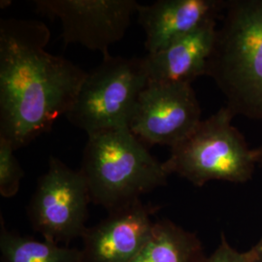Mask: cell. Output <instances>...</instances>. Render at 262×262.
Segmentation results:
<instances>
[{
  "label": "cell",
  "mask_w": 262,
  "mask_h": 262,
  "mask_svg": "<svg viewBox=\"0 0 262 262\" xmlns=\"http://www.w3.org/2000/svg\"><path fill=\"white\" fill-rule=\"evenodd\" d=\"M160 205L137 200L108 212L82 236L79 262H131L145 243Z\"/></svg>",
  "instance_id": "cell-9"
},
{
  "label": "cell",
  "mask_w": 262,
  "mask_h": 262,
  "mask_svg": "<svg viewBox=\"0 0 262 262\" xmlns=\"http://www.w3.org/2000/svg\"><path fill=\"white\" fill-rule=\"evenodd\" d=\"M204 262H252L249 252H239L228 243L225 233L222 232L221 241L215 251L207 255Z\"/></svg>",
  "instance_id": "cell-15"
},
{
  "label": "cell",
  "mask_w": 262,
  "mask_h": 262,
  "mask_svg": "<svg viewBox=\"0 0 262 262\" xmlns=\"http://www.w3.org/2000/svg\"><path fill=\"white\" fill-rule=\"evenodd\" d=\"M206 76L234 116L262 120V0H227Z\"/></svg>",
  "instance_id": "cell-2"
},
{
  "label": "cell",
  "mask_w": 262,
  "mask_h": 262,
  "mask_svg": "<svg viewBox=\"0 0 262 262\" xmlns=\"http://www.w3.org/2000/svg\"><path fill=\"white\" fill-rule=\"evenodd\" d=\"M9 141L0 138V195L12 198L19 192L25 172Z\"/></svg>",
  "instance_id": "cell-14"
},
{
  "label": "cell",
  "mask_w": 262,
  "mask_h": 262,
  "mask_svg": "<svg viewBox=\"0 0 262 262\" xmlns=\"http://www.w3.org/2000/svg\"><path fill=\"white\" fill-rule=\"evenodd\" d=\"M216 28V21L211 23L158 53L147 54L144 61L149 82L191 84L200 76L206 75Z\"/></svg>",
  "instance_id": "cell-11"
},
{
  "label": "cell",
  "mask_w": 262,
  "mask_h": 262,
  "mask_svg": "<svg viewBox=\"0 0 262 262\" xmlns=\"http://www.w3.org/2000/svg\"><path fill=\"white\" fill-rule=\"evenodd\" d=\"M92 202L108 212L167 185L168 173L128 127L88 136L81 168Z\"/></svg>",
  "instance_id": "cell-3"
},
{
  "label": "cell",
  "mask_w": 262,
  "mask_h": 262,
  "mask_svg": "<svg viewBox=\"0 0 262 262\" xmlns=\"http://www.w3.org/2000/svg\"><path fill=\"white\" fill-rule=\"evenodd\" d=\"M50 38L40 20L0 21V138L16 150L69 113L88 73L48 53Z\"/></svg>",
  "instance_id": "cell-1"
},
{
  "label": "cell",
  "mask_w": 262,
  "mask_h": 262,
  "mask_svg": "<svg viewBox=\"0 0 262 262\" xmlns=\"http://www.w3.org/2000/svg\"><path fill=\"white\" fill-rule=\"evenodd\" d=\"M36 13L59 19L66 45L80 44L109 56L121 41L139 3L135 0H36Z\"/></svg>",
  "instance_id": "cell-7"
},
{
  "label": "cell",
  "mask_w": 262,
  "mask_h": 262,
  "mask_svg": "<svg viewBox=\"0 0 262 262\" xmlns=\"http://www.w3.org/2000/svg\"><path fill=\"white\" fill-rule=\"evenodd\" d=\"M207 255L197 235L168 219L154 223L131 262H204Z\"/></svg>",
  "instance_id": "cell-12"
},
{
  "label": "cell",
  "mask_w": 262,
  "mask_h": 262,
  "mask_svg": "<svg viewBox=\"0 0 262 262\" xmlns=\"http://www.w3.org/2000/svg\"><path fill=\"white\" fill-rule=\"evenodd\" d=\"M201 121V107L191 84L149 82L141 93L128 128L147 147L171 149Z\"/></svg>",
  "instance_id": "cell-8"
},
{
  "label": "cell",
  "mask_w": 262,
  "mask_h": 262,
  "mask_svg": "<svg viewBox=\"0 0 262 262\" xmlns=\"http://www.w3.org/2000/svg\"><path fill=\"white\" fill-rule=\"evenodd\" d=\"M0 221L1 262H79V249L20 236L7 229L2 215Z\"/></svg>",
  "instance_id": "cell-13"
},
{
  "label": "cell",
  "mask_w": 262,
  "mask_h": 262,
  "mask_svg": "<svg viewBox=\"0 0 262 262\" xmlns=\"http://www.w3.org/2000/svg\"><path fill=\"white\" fill-rule=\"evenodd\" d=\"M255 150H256V155H257L258 165H260L262 167V144L257 149H255Z\"/></svg>",
  "instance_id": "cell-17"
},
{
  "label": "cell",
  "mask_w": 262,
  "mask_h": 262,
  "mask_svg": "<svg viewBox=\"0 0 262 262\" xmlns=\"http://www.w3.org/2000/svg\"><path fill=\"white\" fill-rule=\"evenodd\" d=\"M235 116L225 106L202 120L185 139L173 146L163 166L196 187L211 181L245 184L258 165L255 149L232 124Z\"/></svg>",
  "instance_id": "cell-4"
},
{
  "label": "cell",
  "mask_w": 262,
  "mask_h": 262,
  "mask_svg": "<svg viewBox=\"0 0 262 262\" xmlns=\"http://www.w3.org/2000/svg\"><path fill=\"white\" fill-rule=\"evenodd\" d=\"M149 84L144 57L107 56L88 72L66 117L89 135L128 127L141 93Z\"/></svg>",
  "instance_id": "cell-5"
},
{
  "label": "cell",
  "mask_w": 262,
  "mask_h": 262,
  "mask_svg": "<svg viewBox=\"0 0 262 262\" xmlns=\"http://www.w3.org/2000/svg\"><path fill=\"white\" fill-rule=\"evenodd\" d=\"M227 0H159L137 7L148 54L158 53L223 17Z\"/></svg>",
  "instance_id": "cell-10"
},
{
  "label": "cell",
  "mask_w": 262,
  "mask_h": 262,
  "mask_svg": "<svg viewBox=\"0 0 262 262\" xmlns=\"http://www.w3.org/2000/svg\"><path fill=\"white\" fill-rule=\"evenodd\" d=\"M252 262H262V236L259 241L253 246L249 251Z\"/></svg>",
  "instance_id": "cell-16"
},
{
  "label": "cell",
  "mask_w": 262,
  "mask_h": 262,
  "mask_svg": "<svg viewBox=\"0 0 262 262\" xmlns=\"http://www.w3.org/2000/svg\"><path fill=\"white\" fill-rule=\"evenodd\" d=\"M92 202L83 175L55 157L49 159L28 205L33 230L43 239L68 246L82 238L88 226V207Z\"/></svg>",
  "instance_id": "cell-6"
}]
</instances>
